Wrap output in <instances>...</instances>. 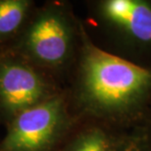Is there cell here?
Here are the masks:
<instances>
[{
    "mask_svg": "<svg viewBox=\"0 0 151 151\" xmlns=\"http://www.w3.org/2000/svg\"><path fill=\"white\" fill-rule=\"evenodd\" d=\"M73 100L81 116L111 129H131L151 107V67L97 45L78 22Z\"/></svg>",
    "mask_w": 151,
    "mask_h": 151,
    "instance_id": "cell-1",
    "label": "cell"
},
{
    "mask_svg": "<svg viewBox=\"0 0 151 151\" xmlns=\"http://www.w3.org/2000/svg\"><path fill=\"white\" fill-rule=\"evenodd\" d=\"M78 21L62 3H48L23 32L15 52L39 70L60 72L78 47Z\"/></svg>",
    "mask_w": 151,
    "mask_h": 151,
    "instance_id": "cell-2",
    "label": "cell"
},
{
    "mask_svg": "<svg viewBox=\"0 0 151 151\" xmlns=\"http://www.w3.org/2000/svg\"><path fill=\"white\" fill-rule=\"evenodd\" d=\"M74 122L67 96L60 91L14 117L0 151H54Z\"/></svg>",
    "mask_w": 151,
    "mask_h": 151,
    "instance_id": "cell-3",
    "label": "cell"
},
{
    "mask_svg": "<svg viewBox=\"0 0 151 151\" xmlns=\"http://www.w3.org/2000/svg\"><path fill=\"white\" fill-rule=\"evenodd\" d=\"M91 6L96 22L129 60L151 58V0H99Z\"/></svg>",
    "mask_w": 151,
    "mask_h": 151,
    "instance_id": "cell-4",
    "label": "cell"
},
{
    "mask_svg": "<svg viewBox=\"0 0 151 151\" xmlns=\"http://www.w3.org/2000/svg\"><path fill=\"white\" fill-rule=\"evenodd\" d=\"M59 92L43 72L15 51L0 54V112L9 122Z\"/></svg>",
    "mask_w": 151,
    "mask_h": 151,
    "instance_id": "cell-5",
    "label": "cell"
},
{
    "mask_svg": "<svg viewBox=\"0 0 151 151\" xmlns=\"http://www.w3.org/2000/svg\"><path fill=\"white\" fill-rule=\"evenodd\" d=\"M120 132L101 124L86 127L63 151H115Z\"/></svg>",
    "mask_w": 151,
    "mask_h": 151,
    "instance_id": "cell-6",
    "label": "cell"
},
{
    "mask_svg": "<svg viewBox=\"0 0 151 151\" xmlns=\"http://www.w3.org/2000/svg\"><path fill=\"white\" fill-rule=\"evenodd\" d=\"M29 0H0V43L19 32L31 13Z\"/></svg>",
    "mask_w": 151,
    "mask_h": 151,
    "instance_id": "cell-7",
    "label": "cell"
},
{
    "mask_svg": "<svg viewBox=\"0 0 151 151\" xmlns=\"http://www.w3.org/2000/svg\"><path fill=\"white\" fill-rule=\"evenodd\" d=\"M129 129L137 135L143 151H151V107Z\"/></svg>",
    "mask_w": 151,
    "mask_h": 151,
    "instance_id": "cell-8",
    "label": "cell"
},
{
    "mask_svg": "<svg viewBox=\"0 0 151 151\" xmlns=\"http://www.w3.org/2000/svg\"><path fill=\"white\" fill-rule=\"evenodd\" d=\"M115 151H143L140 142L131 129L121 132Z\"/></svg>",
    "mask_w": 151,
    "mask_h": 151,
    "instance_id": "cell-9",
    "label": "cell"
}]
</instances>
